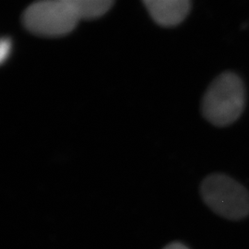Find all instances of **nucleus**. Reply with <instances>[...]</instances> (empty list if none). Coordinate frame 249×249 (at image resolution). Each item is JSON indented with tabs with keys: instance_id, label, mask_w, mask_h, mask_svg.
I'll use <instances>...</instances> for the list:
<instances>
[{
	"instance_id": "nucleus-1",
	"label": "nucleus",
	"mask_w": 249,
	"mask_h": 249,
	"mask_svg": "<svg viewBox=\"0 0 249 249\" xmlns=\"http://www.w3.org/2000/svg\"><path fill=\"white\" fill-rule=\"evenodd\" d=\"M112 0H44L33 3L22 14V22L33 35L60 37L72 32L81 19H93L112 8Z\"/></svg>"
},
{
	"instance_id": "nucleus-2",
	"label": "nucleus",
	"mask_w": 249,
	"mask_h": 249,
	"mask_svg": "<svg viewBox=\"0 0 249 249\" xmlns=\"http://www.w3.org/2000/svg\"><path fill=\"white\" fill-rule=\"evenodd\" d=\"M246 100V89L240 77L234 72H223L206 90L201 105L202 114L211 124L227 126L242 116Z\"/></svg>"
},
{
	"instance_id": "nucleus-3",
	"label": "nucleus",
	"mask_w": 249,
	"mask_h": 249,
	"mask_svg": "<svg viewBox=\"0 0 249 249\" xmlns=\"http://www.w3.org/2000/svg\"><path fill=\"white\" fill-rule=\"evenodd\" d=\"M200 195L216 214L238 221L249 214V192L239 182L224 174H213L205 178Z\"/></svg>"
},
{
	"instance_id": "nucleus-4",
	"label": "nucleus",
	"mask_w": 249,
	"mask_h": 249,
	"mask_svg": "<svg viewBox=\"0 0 249 249\" xmlns=\"http://www.w3.org/2000/svg\"><path fill=\"white\" fill-rule=\"evenodd\" d=\"M143 3L152 19L162 27L180 24L191 9L189 0H145Z\"/></svg>"
},
{
	"instance_id": "nucleus-5",
	"label": "nucleus",
	"mask_w": 249,
	"mask_h": 249,
	"mask_svg": "<svg viewBox=\"0 0 249 249\" xmlns=\"http://www.w3.org/2000/svg\"><path fill=\"white\" fill-rule=\"evenodd\" d=\"M11 50V41L9 38L3 37L1 39L0 43V59L1 63H4V61L9 57V53Z\"/></svg>"
},
{
	"instance_id": "nucleus-6",
	"label": "nucleus",
	"mask_w": 249,
	"mask_h": 249,
	"mask_svg": "<svg viewBox=\"0 0 249 249\" xmlns=\"http://www.w3.org/2000/svg\"><path fill=\"white\" fill-rule=\"evenodd\" d=\"M163 249H189L187 246H185L184 244L180 243V242H174L171 243L169 245H167Z\"/></svg>"
}]
</instances>
